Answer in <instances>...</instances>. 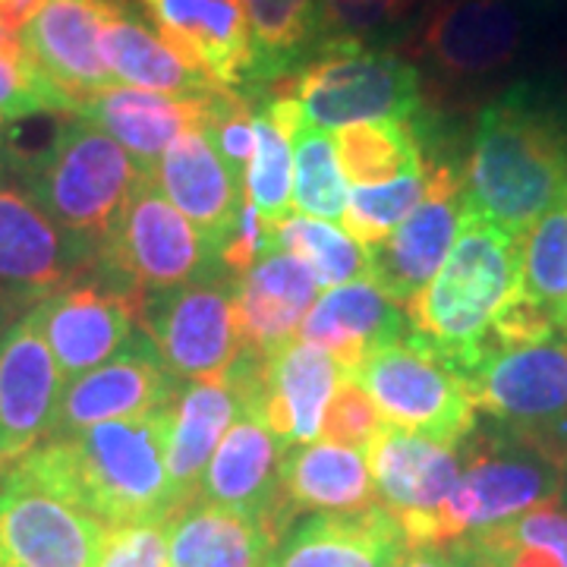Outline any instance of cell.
I'll return each instance as SVG.
<instances>
[{
  "instance_id": "obj_1",
  "label": "cell",
  "mask_w": 567,
  "mask_h": 567,
  "mask_svg": "<svg viewBox=\"0 0 567 567\" xmlns=\"http://www.w3.org/2000/svg\"><path fill=\"white\" fill-rule=\"evenodd\" d=\"M466 212L520 240L567 196V114L529 82L476 114L464 158Z\"/></svg>"
},
{
  "instance_id": "obj_2",
  "label": "cell",
  "mask_w": 567,
  "mask_h": 567,
  "mask_svg": "<svg viewBox=\"0 0 567 567\" xmlns=\"http://www.w3.org/2000/svg\"><path fill=\"white\" fill-rule=\"evenodd\" d=\"M171 416L174 401L145 416L54 435L32 447L17 466L63 502L99 517L104 527L167 520L183 511L164 464Z\"/></svg>"
},
{
  "instance_id": "obj_3",
  "label": "cell",
  "mask_w": 567,
  "mask_h": 567,
  "mask_svg": "<svg viewBox=\"0 0 567 567\" xmlns=\"http://www.w3.org/2000/svg\"><path fill=\"white\" fill-rule=\"evenodd\" d=\"M517 284V240L466 212L439 275L406 303V324L473 379L488 363V328Z\"/></svg>"
},
{
  "instance_id": "obj_4",
  "label": "cell",
  "mask_w": 567,
  "mask_h": 567,
  "mask_svg": "<svg viewBox=\"0 0 567 567\" xmlns=\"http://www.w3.org/2000/svg\"><path fill=\"white\" fill-rule=\"evenodd\" d=\"M140 174L104 130L73 114L54 126L41 152H22L17 183L61 230L99 252Z\"/></svg>"
},
{
  "instance_id": "obj_5",
  "label": "cell",
  "mask_w": 567,
  "mask_h": 567,
  "mask_svg": "<svg viewBox=\"0 0 567 567\" xmlns=\"http://www.w3.org/2000/svg\"><path fill=\"white\" fill-rule=\"evenodd\" d=\"M457 451L461 480L445 505L435 511V546H451L470 533L502 527L533 507L558 505L565 492V457L505 425L476 423Z\"/></svg>"
},
{
  "instance_id": "obj_6",
  "label": "cell",
  "mask_w": 567,
  "mask_h": 567,
  "mask_svg": "<svg viewBox=\"0 0 567 567\" xmlns=\"http://www.w3.org/2000/svg\"><path fill=\"white\" fill-rule=\"evenodd\" d=\"M524 29L517 0H432L401 51L435 102H466L514 66Z\"/></svg>"
},
{
  "instance_id": "obj_7",
  "label": "cell",
  "mask_w": 567,
  "mask_h": 567,
  "mask_svg": "<svg viewBox=\"0 0 567 567\" xmlns=\"http://www.w3.org/2000/svg\"><path fill=\"white\" fill-rule=\"evenodd\" d=\"M265 89L297 99L303 123L319 130L365 121H413L425 104L420 70L388 48H328L297 73Z\"/></svg>"
},
{
  "instance_id": "obj_8",
  "label": "cell",
  "mask_w": 567,
  "mask_h": 567,
  "mask_svg": "<svg viewBox=\"0 0 567 567\" xmlns=\"http://www.w3.org/2000/svg\"><path fill=\"white\" fill-rule=\"evenodd\" d=\"M353 375L372 398L385 425L425 435L447 447H461L480 423L470 379L413 328H406L398 341L369 353Z\"/></svg>"
},
{
  "instance_id": "obj_9",
  "label": "cell",
  "mask_w": 567,
  "mask_h": 567,
  "mask_svg": "<svg viewBox=\"0 0 567 567\" xmlns=\"http://www.w3.org/2000/svg\"><path fill=\"white\" fill-rule=\"evenodd\" d=\"M95 271L142 300L145 293L218 275L221 262L199 230L164 199L152 174L142 171L104 237Z\"/></svg>"
},
{
  "instance_id": "obj_10",
  "label": "cell",
  "mask_w": 567,
  "mask_h": 567,
  "mask_svg": "<svg viewBox=\"0 0 567 567\" xmlns=\"http://www.w3.org/2000/svg\"><path fill=\"white\" fill-rule=\"evenodd\" d=\"M140 328L181 382L221 379L240 357L234 278L218 271L199 281L145 293Z\"/></svg>"
},
{
  "instance_id": "obj_11",
  "label": "cell",
  "mask_w": 567,
  "mask_h": 567,
  "mask_svg": "<svg viewBox=\"0 0 567 567\" xmlns=\"http://www.w3.org/2000/svg\"><path fill=\"white\" fill-rule=\"evenodd\" d=\"M425 196L385 244L369 249V281L391 303L406 306L439 275L466 215L464 164L447 142L423 145Z\"/></svg>"
},
{
  "instance_id": "obj_12",
  "label": "cell",
  "mask_w": 567,
  "mask_h": 567,
  "mask_svg": "<svg viewBox=\"0 0 567 567\" xmlns=\"http://www.w3.org/2000/svg\"><path fill=\"white\" fill-rule=\"evenodd\" d=\"M104 527L99 517L63 502L20 466L0 483V567H95Z\"/></svg>"
},
{
  "instance_id": "obj_13",
  "label": "cell",
  "mask_w": 567,
  "mask_h": 567,
  "mask_svg": "<svg viewBox=\"0 0 567 567\" xmlns=\"http://www.w3.org/2000/svg\"><path fill=\"white\" fill-rule=\"evenodd\" d=\"M140 297L102 278L95 268L35 303L39 328L63 379L107 363L136 338Z\"/></svg>"
},
{
  "instance_id": "obj_14",
  "label": "cell",
  "mask_w": 567,
  "mask_h": 567,
  "mask_svg": "<svg viewBox=\"0 0 567 567\" xmlns=\"http://www.w3.org/2000/svg\"><path fill=\"white\" fill-rule=\"evenodd\" d=\"M379 505L398 520L406 548L435 546L432 524L461 480L457 447L432 442L394 425H382L365 447Z\"/></svg>"
},
{
  "instance_id": "obj_15",
  "label": "cell",
  "mask_w": 567,
  "mask_h": 567,
  "mask_svg": "<svg viewBox=\"0 0 567 567\" xmlns=\"http://www.w3.org/2000/svg\"><path fill=\"white\" fill-rule=\"evenodd\" d=\"M181 385L183 382L164 365L155 344L145 334H136L107 363L95 365L76 379H66L48 439L73 435L89 425L111 423V420H133L155 413L174 401Z\"/></svg>"
},
{
  "instance_id": "obj_16",
  "label": "cell",
  "mask_w": 567,
  "mask_h": 567,
  "mask_svg": "<svg viewBox=\"0 0 567 567\" xmlns=\"http://www.w3.org/2000/svg\"><path fill=\"white\" fill-rule=\"evenodd\" d=\"M281 451L262 416L240 413L205 466L199 498L259 520L284 543L293 514L281 495Z\"/></svg>"
},
{
  "instance_id": "obj_17",
  "label": "cell",
  "mask_w": 567,
  "mask_h": 567,
  "mask_svg": "<svg viewBox=\"0 0 567 567\" xmlns=\"http://www.w3.org/2000/svg\"><path fill=\"white\" fill-rule=\"evenodd\" d=\"M95 259V249L61 230L20 186H0V290L39 303L92 271Z\"/></svg>"
},
{
  "instance_id": "obj_18",
  "label": "cell",
  "mask_w": 567,
  "mask_h": 567,
  "mask_svg": "<svg viewBox=\"0 0 567 567\" xmlns=\"http://www.w3.org/2000/svg\"><path fill=\"white\" fill-rule=\"evenodd\" d=\"M61 388L32 306L0 344V466H13L48 439Z\"/></svg>"
},
{
  "instance_id": "obj_19",
  "label": "cell",
  "mask_w": 567,
  "mask_h": 567,
  "mask_svg": "<svg viewBox=\"0 0 567 567\" xmlns=\"http://www.w3.org/2000/svg\"><path fill=\"white\" fill-rule=\"evenodd\" d=\"M152 181L221 259L246 203V181L227 167L208 130L196 126L171 142L152 167Z\"/></svg>"
},
{
  "instance_id": "obj_20",
  "label": "cell",
  "mask_w": 567,
  "mask_h": 567,
  "mask_svg": "<svg viewBox=\"0 0 567 567\" xmlns=\"http://www.w3.org/2000/svg\"><path fill=\"white\" fill-rule=\"evenodd\" d=\"M162 41L208 82L246 92L252 35L240 0H142Z\"/></svg>"
},
{
  "instance_id": "obj_21",
  "label": "cell",
  "mask_w": 567,
  "mask_h": 567,
  "mask_svg": "<svg viewBox=\"0 0 567 567\" xmlns=\"http://www.w3.org/2000/svg\"><path fill=\"white\" fill-rule=\"evenodd\" d=\"M107 0H48L22 39L39 73L63 92L73 114L85 99L107 89L114 76L102 54V25Z\"/></svg>"
},
{
  "instance_id": "obj_22",
  "label": "cell",
  "mask_w": 567,
  "mask_h": 567,
  "mask_svg": "<svg viewBox=\"0 0 567 567\" xmlns=\"http://www.w3.org/2000/svg\"><path fill=\"white\" fill-rule=\"evenodd\" d=\"M316 303V281L300 259L265 246L249 271L234 278V322L244 353L271 357L300 331Z\"/></svg>"
},
{
  "instance_id": "obj_23",
  "label": "cell",
  "mask_w": 567,
  "mask_h": 567,
  "mask_svg": "<svg viewBox=\"0 0 567 567\" xmlns=\"http://www.w3.org/2000/svg\"><path fill=\"white\" fill-rule=\"evenodd\" d=\"M218 92L221 89L199 99H177V95L145 92V89L107 85L76 107V117L95 123L145 174H152L164 148L181 133L208 126Z\"/></svg>"
},
{
  "instance_id": "obj_24",
  "label": "cell",
  "mask_w": 567,
  "mask_h": 567,
  "mask_svg": "<svg viewBox=\"0 0 567 567\" xmlns=\"http://www.w3.org/2000/svg\"><path fill=\"white\" fill-rule=\"evenodd\" d=\"M406 539L382 505L316 514L284 536L275 567H398Z\"/></svg>"
},
{
  "instance_id": "obj_25",
  "label": "cell",
  "mask_w": 567,
  "mask_h": 567,
  "mask_svg": "<svg viewBox=\"0 0 567 567\" xmlns=\"http://www.w3.org/2000/svg\"><path fill=\"white\" fill-rule=\"evenodd\" d=\"M406 319L385 293L369 281L331 287L322 300H316L300 324V341L319 347L353 375L369 353L391 344L404 334Z\"/></svg>"
},
{
  "instance_id": "obj_26",
  "label": "cell",
  "mask_w": 567,
  "mask_h": 567,
  "mask_svg": "<svg viewBox=\"0 0 567 567\" xmlns=\"http://www.w3.org/2000/svg\"><path fill=\"white\" fill-rule=\"evenodd\" d=\"M237 416H240V398L227 375L181 385L174 398V416H171L167 451H164L167 480L181 507L199 498L205 466Z\"/></svg>"
},
{
  "instance_id": "obj_27",
  "label": "cell",
  "mask_w": 567,
  "mask_h": 567,
  "mask_svg": "<svg viewBox=\"0 0 567 567\" xmlns=\"http://www.w3.org/2000/svg\"><path fill=\"white\" fill-rule=\"evenodd\" d=\"M278 546L259 520L203 498L189 502L167 524L171 567H275Z\"/></svg>"
},
{
  "instance_id": "obj_28",
  "label": "cell",
  "mask_w": 567,
  "mask_h": 567,
  "mask_svg": "<svg viewBox=\"0 0 567 567\" xmlns=\"http://www.w3.org/2000/svg\"><path fill=\"white\" fill-rule=\"evenodd\" d=\"M281 495L293 517L300 511L347 514V511L379 505L365 451L334 445V442L284 447Z\"/></svg>"
},
{
  "instance_id": "obj_29",
  "label": "cell",
  "mask_w": 567,
  "mask_h": 567,
  "mask_svg": "<svg viewBox=\"0 0 567 567\" xmlns=\"http://www.w3.org/2000/svg\"><path fill=\"white\" fill-rule=\"evenodd\" d=\"M102 54L114 80L133 89L162 92L177 99H199L221 85L208 82L167 48L152 25L136 17L123 0H107L102 25Z\"/></svg>"
},
{
  "instance_id": "obj_30",
  "label": "cell",
  "mask_w": 567,
  "mask_h": 567,
  "mask_svg": "<svg viewBox=\"0 0 567 567\" xmlns=\"http://www.w3.org/2000/svg\"><path fill=\"white\" fill-rule=\"evenodd\" d=\"M252 35V76L244 95L297 73L322 48L319 0H240Z\"/></svg>"
},
{
  "instance_id": "obj_31",
  "label": "cell",
  "mask_w": 567,
  "mask_h": 567,
  "mask_svg": "<svg viewBox=\"0 0 567 567\" xmlns=\"http://www.w3.org/2000/svg\"><path fill=\"white\" fill-rule=\"evenodd\" d=\"M268 244L300 259L324 290L369 278V249L324 218L287 212L281 221L268 224Z\"/></svg>"
},
{
  "instance_id": "obj_32",
  "label": "cell",
  "mask_w": 567,
  "mask_h": 567,
  "mask_svg": "<svg viewBox=\"0 0 567 567\" xmlns=\"http://www.w3.org/2000/svg\"><path fill=\"white\" fill-rule=\"evenodd\" d=\"M334 152L353 186H379L423 167V142L413 121H365L341 126Z\"/></svg>"
},
{
  "instance_id": "obj_33",
  "label": "cell",
  "mask_w": 567,
  "mask_h": 567,
  "mask_svg": "<svg viewBox=\"0 0 567 567\" xmlns=\"http://www.w3.org/2000/svg\"><path fill=\"white\" fill-rule=\"evenodd\" d=\"M432 0H319L322 48H401Z\"/></svg>"
},
{
  "instance_id": "obj_34",
  "label": "cell",
  "mask_w": 567,
  "mask_h": 567,
  "mask_svg": "<svg viewBox=\"0 0 567 567\" xmlns=\"http://www.w3.org/2000/svg\"><path fill=\"white\" fill-rule=\"evenodd\" d=\"M514 290L551 312L555 328L567 303V203L555 205L517 240Z\"/></svg>"
},
{
  "instance_id": "obj_35",
  "label": "cell",
  "mask_w": 567,
  "mask_h": 567,
  "mask_svg": "<svg viewBox=\"0 0 567 567\" xmlns=\"http://www.w3.org/2000/svg\"><path fill=\"white\" fill-rule=\"evenodd\" d=\"M293 140V205L312 218H341L350 193L331 136L319 126L300 123Z\"/></svg>"
},
{
  "instance_id": "obj_36",
  "label": "cell",
  "mask_w": 567,
  "mask_h": 567,
  "mask_svg": "<svg viewBox=\"0 0 567 567\" xmlns=\"http://www.w3.org/2000/svg\"><path fill=\"white\" fill-rule=\"evenodd\" d=\"M425 162L416 171H406L379 186H353L344 205V230L365 249L385 244L388 237L406 221V215L423 203Z\"/></svg>"
},
{
  "instance_id": "obj_37",
  "label": "cell",
  "mask_w": 567,
  "mask_h": 567,
  "mask_svg": "<svg viewBox=\"0 0 567 567\" xmlns=\"http://www.w3.org/2000/svg\"><path fill=\"white\" fill-rule=\"evenodd\" d=\"M293 136L256 104V148L246 167V199L256 205L265 224L281 221L290 212V174H293Z\"/></svg>"
},
{
  "instance_id": "obj_38",
  "label": "cell",
  "mask_w": 567,
  "mask_h": 567,
  "mask_svg": "<svg viewBox=\"0 0 567 567\" xmlns=\"http://www.w3.org/2000/svg\"><path fill=\"white\" fill-rule=\"evenodd\" d=\"M382 425L385 423H382L379 410L372 404V398L365 394V388L360 385V379L344 375V382L331 394V404L324 410V442L365 451L372 445V439L379 435Z\"/></svg>"
},
{
  "instance_id": "obj_39",
  "label": "cell",
  "mask_w": 567,
  "mask_h": 567,
  "mask_svg": "<svg viewBox=\"0 0 567 567\" xmlns=\"http://www.w3.org/2000/svg\"><path fill=\"white\" fill-rule=\"evenodd\" d=\"M167 520H142L107 527L102 558L95 567H171L167 561Z\"/></svg>"
},
{
  "instance_id": "obj_40",
  "label": "cell",
  "mask_w": 567,
  "mask_h": 567,
  "mask_svg": "<svg viewBox=\"0 0 567 567\" xmlns=\"http://www.w3.org/2000/svg\"><path fill=\"white\" fill-rule=\"evenodd\" d=\"M32 114H73V104L41 73L29 76L0 61V121H22Z\"/></svg>"
},
{
  "instance_id": "obj_41",
  "label": "cell",
  "mask_w": 567,
  "mask_h": 567,
  "mask_svg": "<svg viewBox=\"0 0 567 567\" xmlns=\"http://www.w3.org/2000/svg\"><path fill=\"white\" fill-rule=\"evenodd\" d=\"M502 533H505L511 543L517 546H533L543 548V551H551L558 558V565L567 567V511L558 505H543L533 507L527 514L514 517L502 524Z\"/></svg>"
},
{
  "instance_id": "obj_42",
  "label": "cell",
  "mask_w": 567,
  "mask_h": 567,
  "mask_svg": "<svg viewBox=\"0 0 567 567\" xmlns=\"http://www.w3.org/2000/svg\"><path fill=\"white\" fill-rule=\"evenodd\" d=\"M447 555H451V561L454 567H505L502 565V558L486 548L476 536H464V539H457V543H451L447 546Z\"/></svg>"
},
{
  "instance_id": "obj_43",
  "label": "cell",
  "mask_w": 567,
  "mask_h": 567,
  "mask_svg": "<svg viewBox=\"0 0 567 567\" xmlns=\"http://www.w3.org/2000/svg\"><path fill=\"white\" fill-rule=\"evenodd\" d=\"M0 61L10 63V66H17L20 73H29V76H35V73H39L35 61L29 58V48H25L22 32L10 29V25H3V22H0Z\"/></svg>"
},
{
  "instance_id": "obj_44",
  "label": "cell",
  "mask_w": 567,
  "mask_h": 567,
  "mask_svg": "<svg viewBox=\"0 0 567 567\" xmlns=\"http://www.w3.org/2000/svg\"><path fill=\"white\" fill-rule=\"evenodd\" d=\"M44 3L48 0H0V22L17 32H25V25L39 17Z\"/></svg>"
},
{
  "instance_id": "obj_45",
  "label": "cell",
  "mask_w": 567,
  "mask_h": 567,
  "mask_svg": "<svg viewBox=\"0 0 567 567\" xmlns=\"http://www.w3.org/2000/svg\"><path fill=\"white\" fill-rule=\"evenodd\" d=\"M398 567H454L447 546H416L406 548Z\"/></svg>"
},
{
  "instance_id": "obj_46",
  "label": "cell",
  "mask_w": 567,
  "mask_h": 567,
  "mask_svg": "<svg viewBox=\"0 0 567 567\" xmlns=\"http://www.w3.org/2000/svg\"><path fill=\"white\" fill-rule=\"evenodd\" d=\"M32 306L35 303H29V300H22V297H13V293L0 290V344H3V338L10 334V328L20 322Z\"/></svg>"
},
{
  "instance_id": "obj_47",
  "label": "cell",
  "mask_w": 567,
  "mask_h": 567,
  "mask_svg": "<svg viewBox=\"0 0 567 567\" xmlns=\"http://www.w3.org/2000/svg\"><path fill=\"white\" fill-rule=\"evenodd\" d=\"M22 148H17L7 130L0 126V186H10V181H17V171H20Z\"/></svg>"
},
{
  "instance_id": "obj_48",
  "label": "cell",
  "mask_w": 567,
  "mask_h": 567,
  "mask_svg": "<svg viewBox=\"0 0 567 567\" xmlns=\"http://www.w3.org/2000/svg\"><path fill=\"white\" fill-rule=\"evenodd\" d=\"M558 334H565L567 338V303L565 309H561V316H558Z\"/></svg>"
},
{
  "instance_id": "obj_49",
  "label": "cell",
  "mask_w": 567,
  "mask_h": 567,
  "mask_svg": "<svg viewBox=\"0 0 567 567\" xmlns=\"http://www.w3.org/2000/svg\"><path fill=\"white\" fill-rule=\"evenodd\" d=\"M3 473H7V466H0V483H3Z\"/></svg>"
},
{
  "instance_id": "obj_50",
  "label": "cell",
  "mask_w": 567,
  "mask_h": 567,
  "mask_svg": "<svg viewBox=\"0 0 567 567\" xmlns=\"http://www.w3.org/2000/svg\"><path fill=\"white\" fill-rule=\"evenodd\" d=\"M565 203H567V196H565Z\"/></svg>"
}]
</instances>
